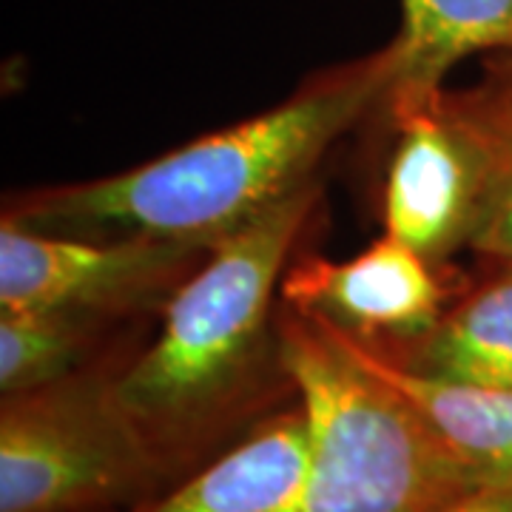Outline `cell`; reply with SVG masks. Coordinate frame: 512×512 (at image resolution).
I'll return each mask as SVG.
<instances>
[{
    "label": "cell",
    "mask_w": 512,
    "mask_h": 512,
    "mask_svg": "<svg viewBox=\"0 0 512 512\" xmlns=\"http://www.w3.org/2000/svg\"><path fill=\"white\" fill-rule=\"evenodd\" d=\"M322 208V183L214 245L163 308L111 393L165 487L299 399L279 336V288Z\"/></svg>",
    "instance_id": "6da1fadb"
},
{
    "label": "cell",
    "mask_w": 512,
    "mask_h": 512,
    "mask_svg": "<svg viewBox=\"0 0 512 512\" xmlns=\"http://www.w3.org/2000/svg\"><path fill=\"white\" fill-rule=\"evenodd\" d=\"M384 359L436 379L512 390V262L478 256V274L439 322Z\"/></svg>",
    "instance_id": "30bf717a"
},
{
    "label": "cell",
    "mask_w": 512,
    "mask_h": 512,
    "mask_svg": "<svg viewBox=\"0 0 512 512\" xmlns=\"http://www.w3.org/2000/svg\"><path fill=\"white\" fill-rule=\"evenodd\" d=\"M345 339L379 379L413 404L458 461L484 484L512 481V390L424 376L384 359L350 336Z\"/></svg>",
    "instance_id": "8fae6325"
},
{
    "label": "cell",
    "mask_w": 512,
    "mask_h": 512,
    "mask_svg": "<svg viewBox=\"0 0 512 512\" xmlns=\"http://www.w3.org/2000/svg\"><path fill=\"white\" fill-rule=\"evenodd\" d=\"M279 336L311 461L276 512H433L484 484L325 319L279 302Z\"/></svg>",
    "instance_id": "3957f363"
},
{
    "label": "cell",
    "mask_w": 512,
    "mask_h": 512,
    "mask_svg": "<svg viewBox=\"0 0 512 512\" xmlns=\"http://www.w3.org/2000/svg\"><path fill=\"white\" fill-rule=\"evenodd\" d=\"M495 111L504 126V151H501V168L495 177L493 200H490V208L478 228V237L470 254L481 256V259L512 262V114H507L501 106H495Z\"/></svg>",
    "instance_id": "4fadbf2b"
},
{
    "label": "cell",
    "mask_w": 512,
    "mask_h": 512,
    "mask_svg": "<svg viewBox=\"0 0 512 512\" xmlns=\"http://www.w3.org/2000/svg\"><path fill=\"white\" fill-rule=\"evenodd\" d=\"M390 151L379 214L384 234L402 239L436 265L473 251L493 200L504 126L478 86L441 89L384 123Z\"/></svg>",
    "instance_id": "5b68a950"
},
{
    "label": "cell",
    "mask_w": 512,
    "mask_h": 512,
    "mask_svg": "<svg viewBox=\"0 0 512 512\" xmlns=\"http://www.w3.org/2000/svg\"><path fill=\"white\" fill-rule=\"evenodd\" d=\"M123 322L74 311L0 313V396L43 387L106 359L111 328Z\"/></svg>",
    "instance_id": "7c38bea8"
},
{
    "label": "cell",
    "mask_w": 512,
    "mask_h": 512,
    "mask_svg": "<svg viewBox=\"0 0 512 512\" xmlns=\"http://www.w3.org/2000/svg\"><path fill=\"white\" fill-rule=\"evenodd\" d=\"M128 356L0 396V512H117L165 490L111 393Z\"/></svg>",
    "instance_id": "277c9868"
},
{
    "label": "cell",
    "mask_w": 512,
    "mask_h": 512,
    "mask_svg": "<svg viewBox=\"0 0 512 512\" xmlns=\"http://www.w3.org/2000/svg\"><path fill=\"white\" fill-rule=\"evenodd\" d=\"M402 20L390 40L393 77L373 120L390 123L444 89L467 57L512 52V0H399Z\"/></svg>",
    "instance_id": "9c48e42d"
},
{
    "label": "cell",
    "mask_w": 512,
    "mask_h": 512,
    "mask_svg": "<svg viewBox=\"0 0 512 512\" xmlns=\"http://www.w3.org/2000/svg\"><path fill=\"white\" fill-rule=\"evenodd\" d=\"M384 43L313 72L279 106L128 171L15 191L3 217L77 239H168L214 248L316 183L330 148L373 120L393 77Z\"/></svg>",
    "instance_id": "7a4b0ae2"
},
{
    "label": "cell",
    "mask_w": 512,
    "mask_h": 512,
    "mask_svg": "<svg viewBox=\"0 0 512 512\" xmlns=\"http://www.w3.org/2000/svg\"><path fill=\"white\" fill-rule=\"evenodd\" d=\"M467 279L470 274L456 265H436L402 239L382 234L342 262L293 256L279 299L325 319L365 348L396 356L439 322Z\"/></svg>",
    "instance_id": "52a82bcc"
},
{
    "label": "cell",
    "mask_w": 512,
    "mask_h": 512,
    "mask_svg": "<svg viewBox=\"0 0 512 512\" xmlns=\"http://www.w3.org/2000/svg\"><path fill=\"white\" fill-rule=\"evenodd\" d=\"M433 512H512V481L473 487Z\"/></svg>",
    "instance_id": "5bb4252c"
},
{
    "label": "cell",
    "mask_w": 512,
    "mask_h": 512,
    "mask_svg": "<svg viewBox=\"0 0 512 512\" xmlns=\"http://www.w3.org/2000/svg\"><path fill=\"white\" fill-rule=\"evenodd\" d=\"M208 248L168 239H77L0 217V313L74 311L117 322L163 313Z\"/></svg>",
    "instance_id": "8992f818"
},
{
    "label": "cell",
    "mask_w": 512,
    "mask_h": 512,
    "mask_svg": "<svg viewBox=\"0 0 512 512\" xmlns=\"http://www.w3.org/2000/svg\"><path fill=\"white\" fill-rule=\"evenodd\" d=\"M308 461L311 419L296 399L200 470L117 512H276L299 490Z\"/></svg>",
    "instance_id": "ba28073f"
},
{
    "label": "cell",
    "mask_w": 512,
    "mask_h": 512,
    "mask_svg": "<svg viewBox=\"0 0 512 512\" xmlns=\"http://www.w3.org/2000/svg\"><path fill=\"white\" fill-rule=\"evenodd\" d=\"M495 106L512 114V52L481 57V80L476 83Z\"/></svg>",
    "instance_id": "9a60e30c"
}]
</instances>
